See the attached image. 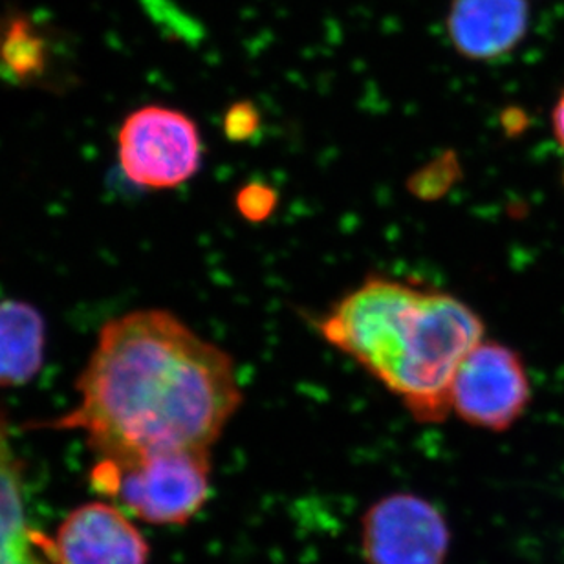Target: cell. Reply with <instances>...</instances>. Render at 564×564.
I'll return each instance as SVG.
<instances>
[{
    "label": "cell",
    "mask_w": 564,
    "mask_h": 564,
    "mask_svg": "<svg viewBox=\"0 0 564 564\" xmlns=\"http://www.w3.org/2000/svg\"><path fill=\"white\" fill-rule=\"evenodd\" d=\"M79 403L39 427L83 431L98 458L212 449L242 403L234 359L165 310L109 321L77 378Z\"/></svg>",
    "instance_id": "6da1fadb"
},
{
    "label": "cell",
    "mask_w": 564,
    "mask_h": 564,
    "mask_svg": "<svg viewBox=\"0 0 564 564\" xmlns=\"http://www.w3.org/2000/svg\"><path fill=\"white\" fill-rule=\"evenodd\" d=\"M319 330L422 423L449 416L456 372L484 339L482 319L460 299L387 278L345 295Z\"/></svg>",
    "instance_id": "7a4b0ae2"
},
{
    "label": "cell",
    "mask_w": 564,
    "mask_h": 564,
    "mask_svg": "<svg viewBox=\"0 0 564 564\" xmlns=\"http://www.w3.org/2000/svg\"><path fill=\"white\" fill-rule=\"evenodd\" d=\"M93 486L127 513L151 524H184L212 491L209 449H152L126 458H98Z\"/></svg>",
    "instance_id": "3957f363"
},
{
    "label": "cell",
    "mask_w": 564,
    "mask_h": 564,
    "mask_svg": "<svg viewBox=\"0 0 564 564\" xmlns=\"http://www.w3.org/2000/svg\"><path fill=\"white\" fill-rule=\"evenodd\" d=\"M118 163L143 189H174L189 182L202 163V137L182 110L147 105L127 116L118 132Z\"/></svg>",
    "instance_id": "277c9868"
},
{
    "label": "cell",
    "mask_w": 564,
    "mask_h": 564,
    "mask_svg": "<svg viewBox=\"0 0 564 564\" xmlns=\"http://www.w3.org/2000/svg\"><path fill=\"white\" fill-rule=\"evenodd\" d=\"M532 387L521 356L502 343L480 341L451 387V413L471 427L506 431L527 411Z\"/></svg>",
    "instance_id": "5b68a950"
},
{
    "label": "cell",
    "mask_w": 564,
    "mask_h": 564,
    "mask_svg": "<svg viewBox=\"0 0 564 564\" xmlns=\"http://www.w3.org/2000/svg\"><path fill=\"white\" fill-rule=\"evenodd\" d=\"M449 538L444 516L419 495H389L370 506L361 522L369 564H444Z\"/></svg>",
    "instance_id": "8992f818"
},
{
    "label": "cell",
    "mask_w": 564,
    "mask_h": 564,
    "mask_svg": "<svg viewBox=\"0 0 564 564\" xmlns=\"http://www.w3.org/2000/svg\"><path fill=\"white\" fill-rule=\"evenodd\" d=\"M61 564H147L149 546L121 508L90 502L66 517L54 539Z\"/></svg>",
    "instance_id": "52a82bcc"
},
{
    "label": "cell",
    "mask_w": 564,
    "mask_h": 564,
    "mask_svg": "<svg viewBox=\"0 0 564 564\" xmlns=\"http://www.w3.org/2000/svg\"><path fill=\"white\" fill-rule=\"evenodd\" d=\"M447 37L456 52L471 61L508 55L527 37V0H451Z\"/></svg>",
    "instance_id": "ba28073f"
},
{
    "label": "cell",
    "mask_w": 564,
    "mask_h": 564,
    "mask_svg": "<svg viewBox=\"0 0 564 564\" xmlns=\"http://www.w3.org/2000/svg\"><path fill=\"white\" fill-rule=\"evenodd\" d=\"M0 564H61L54 541L28 524L21 458L0 409Z\"/></svg>",
    "instance_id": "9c48e42d"
},
{
    "label": "cell",
    "mask_w": 564,
    "mask_h": 564,
    "mask_svg": "<svg viewBox=\"0 0 564 564\" xmlns=\"http://www.w3.org/2000/svg\"><path fill=\"white\" fill-rule=\"evenodd\" d=\"M57 39L35 17L11 11L0 17V79L35 87L48 79L57 59Z\"/></svg>",
    "instance_id": "30bf717a"
},
{
    "label": "cell",
    "mask_w": 564,
    "mask_h": 564,
    "mask_svg": "<svg viewBox=\"0 0 564 564\" xmlns=\"http://www.w3.org/2000/svg\"><path fill=\"white\" fill-rule=\"evenodd\" d=\"M44 348L43 314L19 299L0 301V389L32 381L43 367Z\"/></svg>",
    "instance_id": "8fae6325"
},
{
    "label": "cell",
    "mask_w": 564,
    "mask_h": 564,
    "mask_svg": "<svg viewBox=\"0 0 564 564\" xmlns=\"http://www.w3.org/2000/svg\"><path fill=\"white\" fill-rule=\"evenodd\" d=\"M261 200H272L270 191L259 185H251L248 189L242 191V195L239 198V206L245 215L250 218L267 217L268 209H272V206L261 204Z\"/></svg>",
    "instance_id": "7c38bea8"
},
{
    "label": "cell",
    "mask_w": 564,
    "mask_h": 564,
    "mask_svg": "<svg viewBox=\"0 0 564 564\" xmlns=\"http://www.w3.org/2000/svg\"><path fill=\"white\" fill-rule=\"evenodd\" d=\"M552 127H554L555 140L560 141V145L564 149V93L561 94L552 112Z\"/></svg>",
    "instance_id": "4fadbf2b"
}]
</instances>
